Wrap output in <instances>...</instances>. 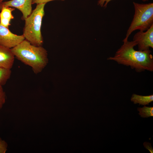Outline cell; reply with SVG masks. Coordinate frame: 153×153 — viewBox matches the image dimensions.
<instances>
[{"instance_id": "cell-1", "label": "cell", "mask_w": 153, "mask_h": 153, "mask_svg": "<svg viewBox=\"0 0 153 153\" xmlns=\"http://www.w3.org/2000/svg\"><path fill=\"white\" fill-rule=\"evenodd\" d=\"M137 45V43L133 40L123 42L114 56L109 57L107 60L130 66L137 72L145 70L152 72L153 57L151 54V51L136 50L134 48Z\"/></svg>"}, {"instance_id": "cell-2", "label": "cell", "mask_w": 153, "mask_h": 153, "mask_svg": "<svg viewBox=\"0 0 153 153\" xmlns=\"http://www.w3.org/2000/svg\"><path fill=\"white\" fill-rule=\"evenodd\" d=\"M11 49L15 56L31 67L35 74L41 72L48 63L46 50L42 46L32 44L25 39Z\"/></svg>"}, {"instance_id": "cell-3", "label": "cell", "mask_w": 153, "mask_h": 153, "mask_svg": "<svg viewBox=\"0 0 153 153\" xmlns=\"http://www.w3.org/2000/svg\"><path fill=\"white\" fill-rule=\"evenodd\" d=\"M45 4H37L30 14L24 20L23 35L26 40L36 46H42L43 42L41 28Z\"/></svg>"}, {"instance_id": "cell-4", "label": "cell", "mask_w": 153, "mask_h": 153, "mask_svg": "<svg viewBox=\"0 0 153 153\" xmlns=\"http://www.w3.org/2000/svg\"><path fill=\"white\" fill-rule=\"evenodd\" d=\"M135 13L125 38V42L133 32L137 30L144 31L153 25V3H139L133 2Z\"/></svg>"}, {"instance_id": "cell-5", "label": "cell", "mask_w": 153, "mask_h": 153, "mask_svg": "<svg viewBox=\"0 0 153 153\" xmlns=\"http://www.w3.org/2000/svg\"><path fill=\"white\" fill-rule=\"evenodd\" d=\"M25 39L23 35L14 34L0 23V45L12 48Z\"/></svg>"}, {"instance_id": "cell-6", "label": "cell", "mask_w": 153, "mask_h": 153, "mask_svg": "<svg viewBox=\"0 0 153 153\" xmlns=\"http://www.w3.org/2000/svg\"><path fill=\"white\" fill-rule=\"evenodd\" d=\"M133 41L137 43L139 51H144L153 48V25L145 32L140 31L134 36Z\"/></svg>"}, {"instance_id": "cell-7", "label": "cell", "mask_w": 153, "mask_h": 153, "mask_svg": "<svg viewBox=\"0 0 153 153\" xmlns=\"http://www.w3.org/2000/svg\"><path fill=\"white\" fill-rule=\"evenodd\" d=\"M32 0H10L0 3V10L4 7L16 8L22 14V19L24 20L29 16L32 12Z\"/></svg>"}, {"instance_id": "cell-8", "label": "cell", "mask_w": 153, "mask_h": 153, "mask_svg": "<svg viewBox=\"0 0 153 153\" xmlns=\"http://www.w3.org/2000/svg\"><path fill=\"white\" fill-rule=\"evenodd\" d=\"M15 57L11 48L0 45V68L11 70Z\"/></svg>"}, {"instance_id": "cell-9", "label": "cell", "mask_w": 153, "mask_h": 153, "mask_svg": "<svg viewBox=\"0 0 153 153\" xmlns=\"http://www.w3.org/2000/svg\"><path fill=\"white\" fill-rule=\"evenodd\" d=\"M131 101L134 104L138 103L139 105H148L150 103L153 101V95L143 96L133 94L131 97Z\"/></svg>"}, {"instance_id": "cell-10", "label": "cell", "mask_w": 153, "mask_h": 153, "mask_svg": "<svg viewBox=\"0 0 153 153\" xmlns=\"http://www.w3.org/2000/svg\"><path fill=\"white\" fill-rule=\"evenodd\" d=\"M15 8L10 7H4L1 9L0 12V19L8 20H11L14 18L12 12Z\"/></svg>"}, {"instance_id": "cell-11", "label": "cell", "mask_w": 153, "mask_h": 153, "mask_svg": "<svg viewBox=\"0 0 153 153\" xmlns=\"http://www.w3.org/2000/svg\"><path fill=\"white\" fill-rule=\"evenodd\" d=\"M11 70L0 68V85L5 84L9 79L11 75Z\"/></svg>"}, {"instance_id": "cell-12", "label": "cell", "mask_w": 153, "mask_h": 153, "mask_svg": "<svg viewBox=\"0 0 153 153\" xmlns=\"http://www.w3.org/2000/svg\"><path fill=\"white\" fill-rule=\"evenodd\" d=\"M137 110L139 111V114L141 117L145 118L153 116V107L144 106L142 108L138 107Z\"/></svg>"}, {"instance_id": "cell-13", "label": "cell", "mask_w": 153, "mask_h": 153, "mask_svg": "<svg viewBox=\"0 0 153 153\" xmlns=\"http://www.w3.org/2000/svg\"><path fill=\"white\" fill-rule=\"evenodd\" d=\"M6 95L3 88V86L0 85V110L2 108L5 102Z\"/></svg>"}, {"instance_id": "cell-14", "label": "cell", "mask_w": 153, "mask_h": 153, "mask_svg": "<svg viewBox=\"0 0 153 153\" xmlns=\"http://www.w3.org/2000/svg\"><path fill=\"white\" fill-rule=\"evenodd\" d=\"M8 144L0 137V153H5L7 150Z\"/></svg>"}, {"instance_id": "cell-15", "label": "cell", "mask_w": 153, "mask_h": 153, "mask_svg": "<svg viewBox=\"0 0 153 153\" xmlns=\"http://www.w3.org/2000/svg\"><path fill=\"white\" fill-rule=\"evenodd\" d=\"M112 0H99L97 2V5L101 7L106 8L108 3ZM144 2L148 1V0H142Z\"/></svg>"}, {"instance_id": "cell-16", "label": "cell", "mask_w": 153, "mask_h": 153, "mask_svg": "<svg viewBox=\"0 0 153 153\" xmlns=\"http://www.w3.org/2000/svg\"><path fill=\"white\" fill-rule=\"evenodd\" d=\"M55 0L61 1H64L65 0H32V4H46L47 3Z\"/></svg>"}, {"instance_id": "cell-17", "label": "cell", "mask_w": 153, "mask_h": 153, "mask_svg": "<svg viewBox=\"0 0 153 153\" xmlns=\"http://www.w3.org/2000/svg\"><path fill=\"white\" fill-rule=\"evenodd\" d=\"M143 145L146 149L148 150L151 153H153V148L151 145V143L147 142H145Z\"/></svg>"}, {"instance_id": "cell-18", "label": "cell", "mask_w": 153, "mask_h": 153, "mask_svg": "<svg viewBox=\"0 0 153 153\" xmlns=\"http://www.w3.org/2000/svg\"><path fill=\"white\" fill-rule=\"evenodd\" d=\"M3 0H0V3H1V2H3Z\"/></svg>"}]
</instances>
